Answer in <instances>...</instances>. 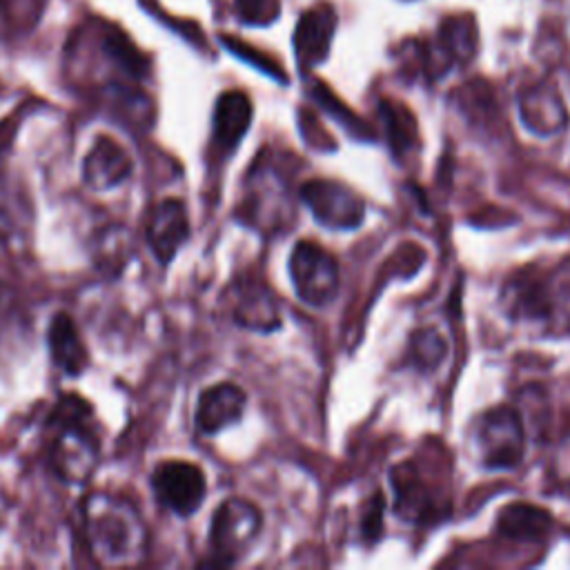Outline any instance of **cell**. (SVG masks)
<instances>
[{
	"mask_svg": "<svg viewBox=\"0 0 570 570\" xmlns=\"http://www.w3.org/2000/svg\"><path fill=\"white\" fill-rule=\"evenodd\" d=\"M82 530L96 563L107 568L138 566L147 554V525L136 505L96 490L82 499Z\"/></svg>",
	"mask_w": 570,
	"mask_h": 570,
	"instance_id": "1",
	"label": "cell"
},
{
	"mask_svg": "<svg viewBox=\"0 0 570 570\" xmlns=\"http://www.w3.org/2000/svg\"><path fill=\"white\" fill-rule=\"evenodd\" d=\"M47 432L53 474L65 483H87L100 461V445L91 425V407L76 394L58 399L47 419Z\"/></svg>",
	"mask_w": 570,
	"mask_h": 570,
	"instance_id": "2",
	"label": "cell"
},
{
	"mask_svg": "<svg viewBox=\"0 0 570 570\" xmlns=\"http://www.w3.org/2000/svg\"><path fill=\"white\" fill-rule=\"evenodd\" d=\"M263 528L261 510L238 497L225 499L209 521V561L207 566H234L256 543Z\"/></svg>",
	"mask_w": 570,
	"mask_h": 570,
	"instance_id": "3",
	"label": "cell"
},
{
	"mask_svg": "<svg viewBox=\"0 0 570 570\" xmlns=\"http://www.w3.org/2000/svg\"><path fill=\"white\" fill-rule=\"evenodd\" d=\"M474 450L488 470L517 468L525 452L521 414L510 405H497L476 416L472 428Z\"/></svg>",
	"mask_w": 570,
	"mask_h": 570,
	"instance_id": "4",
	"label": "cell"
},
{
	"mask_svg": "<svg viewBox=\"0 0 570 570\" xmlns=\"http://www.w3.org/2000/svg\"><path fill=\"white\" fill-rule=\"evenodd\" d=\"M238 216L256 229L278 232L289 227V223L296 218V209L292 207V198L281 176L269 167H256L247 176V189Z\"/></svg>",
	"mask_w": 570,
	"mask_h": 570,
	"instance_id": "5",
	"label": "cell"
},
{
	"mask_svg": "<svg viewBox=\"0 0 570 570\" xmlns=\"http://www.w3.org/2000/svg\"><path fill=\"white\" fill-rule=\"evenodd\" d=\"M296 296L314 307L330 305L338 294V263L318 243L298 240L289 256Z\"/></svg>",
	"mask_w": 570,
	"mask_h": 570,
	"instance_id": "6",
	"label": "cell"
},
{
	"mask_svg": "<svg viewBox=\"0 0 570 570\" xmlns=\"http://www.w3.org/2000/svg\"><path fill=\"white\" fill-rule=\"evenodd\" d=\"M156 501L176 517H191L205 499L207 479L200 465L183 459L160 461L149 476Z\"/></svg>",
	"mask_w": 570,
	"mask_h": 570,
	"instance_id": "7",
	"label": "cell"
},
{
	"mask_svg": "<svg viewBox=\"0 0 570 570\" xmlns=\"http://www.w3.org/2000/svg\"><path fill=\"white\" fill-rule=\"evenodd\" d=\"M298 194L323 227L347 232L356 229L365 218L363 198L338 180L314 178L301 185Z\"/></svg>",
	"mask_w": 570,
	"mask_h": 570,
	"instance_id": "8",
	"label": "cell"
},
{
	"mask_svg": "<svg viewBox=\"0 0 570 570\" xmlns=\"http://www.w3.org/2000/svg\"><path fill=\"white\" fill-rule=\"evenodd\" d=\"M557 272L525 267L505 281L501 303L514 318L548 321L557 307Z\"/></svg>",
	"mask_w": 570,
	"mask_h": 570,
	"instance_id": "9",
	"label": "cell"
},
{
	"mask_svg": "<svg viewBox=\"0 0 570 570\" xmlns=\"http://www.w3.org/2000/svg\"><path fill=\"white\" fill-rule=\"evenodd\" d=\"M189 238V218L183 200L165 198L147 216L145 243L154 258L167 267Z\"/></svg>",
	"mask_w": 570,
	"mask_h": 570,
	"instance_id": "10",
	"label": "cell"
},
{
	"mask_svg": "<svg viewBox=\"0 0 570 570\" xmlns=\"http://www.w3.org/2000/svg\"><path fill=\"white\" fill-rule=\"evenodd\" d=\"M229 292V314L236 325L252 332H272L281 325L278 301L265 283L256 278H243L234 283Z\"/></svg>",
	"mask_w": 570,
	"mask_h": 570,
	"instance_id": "11",
	"label": "cell"
},
{
	"mask_svg": "<svg viewBox=\"0 0 570 570\" xmlns=\"http://www.w3.org/2000/svg\"><path fill=\"white\" fill-rule=\"evenodd\" d=\"M247 394L236 383L223 381L200 392L196 401L194 423L200 434H218L220 430L240 421L245 412Z\"/></svg>",
	"mask_w": 570,
	"mask_h": 570,
	"instance_id": "12",
	"label": "cell"
},
{
	"mask_svg": "<svg viewBox=\"0 0 570 570\" xmlns=\"http://www.w3.org/2000/svg\"><path fill=\"white\" fill-rule=\"evenodd\" d=\"M134 169L125 147L114 138L100 136L82 160V180L94 191H107L122 185Z\"/></svg>",
	"mask_w": 570,
	"mask_h": 570,
	"instance_id": "13",
	"label": "cell"
},
{
	"mask_svg": "<svg viewBox=\"0 0 570 570\" xmlns=\"http://www.w3.org/2000/svg\"><path fill=\"white\" fill-rule=\"evenodd\" d=\"M392 488H394V510L407 521H425L434 519L439 512L436 494L432 492L430 483L421 476L414 463H401L390 472Z\"/></svg>",
	"mask_w": 570,
	"mask_h": 570,
	"instance_id": "14",
	"label": "cell"
},
{
	"mask_svg": "<svg viewBox=\"0 0 570 570\" xmlns=\"http://www.w3.org/2000/svg\"><path fill=\"white\" fill-rule=\"evenodd\" d=\"M47 345L53 365L67 376H80L89 365V350L78 332L73 316L58 312L47 330Z\"/></svg>",
	"mask_w": 570,
	"mask_h": 570,
	"instance_id": "15",
	"label": "cell"
},
{
	"mask_svg": "<svg viewBox=\"0 0 570 570\" xmlns=\"http://www.w3.org/2000/svg\"><path fill=\"white\" fill-rule=\"evenodd\" d=\"M252 122V102L243 91H225L214 107V142L225 154L234 151Z\"/></svg>",
	"mask_w": 570,
	"mask_h": 570,
	"instance_id": "16",
	"label": "cell"
},
{
	"mask_svg": "<svg viewBox=\"0 0 570 570\" xmlns=\"http://www.w3.org/2000/svg\"><path fill=\"white\" fill-rule=\"evenodd\" d=\"M334 24H336V16L332 7H316L303 13L294 36L296 56L303 65H316L327 56Z\"/></svg>",
	"mask_w": 570,
	"mask_h": 570,
	"instance_id": "17",
	"label": "cell"
},
{
	"mask_svg": "<svg viewBox=\"0 0 570 570\" xmlns=\"http://www.w3.org/2000/svg\"><path fill=\"white\" fill-rule=\"evenodd\" d=\"M552 528L548 510L530 503H510L499 512L497 530L514 541H543Z\"/></svg>",
	"mask_w": 570,
	"mask_h": 570,
	"instance_id": "18",
	"label": "cell"
},
{
	"mask_svg": "<svg viewBox=\"0 0 570 570\" xmlns=\"http://www.w3.org/2000/svg\"><path fill=\"white\" fill-rule=\"evenodd\" d=\"M31 223V207L18 187L0 174V238H11Z\"/></svg>",
	"mask_w": 570,
	"mask_h": 570,
	"instance_id": "19",
	"label": "cell"
},
{
	"mask_svg": "<svg viewBox=\"0 0 570 570\" xmlns=\"http://www.w3.org/2000/svg\"><path fill=\"white\" fill-rule=\"evenodd\" d=\"M410 363L421 370V372H432L436 370L443 358L448 356V343L445 338L436 332V327H421L412 334L410 338V350H407Z\"/></svg>",
	"mask_w": 570,
	"mask_h": 570,
	"instance_id": "20",
	"label": "cell"
},
{
	"mask_svg": "<svg viewBox=\"0 0 570 570\" xmlns=\"http://www.w3.org/2000/svg\"><path fill=\"white\" fill-rule=\"evenodd\" d=\"M381 114L385 118L387 125V140L392 145V149L396 154H403L407 147L414 145V122L407 118V122H403V109L399 107H390L387 102L381 105Z\"/></svg>",
	"mask_w": 570,
	"mask_h": 570,
	"instance_id": "21",
	"label": "cell"
},
{
	"mask_svg": "<svg viewBox=\"0 0 570 570\" xmlns=\"http://www.w3.org/2000/svg\"><path fill=\"white\" fill-rule=\"evenodd\" d=\"M383 510H385V501L381 492H374V497L367 501L365 505V514L361 519V537L367 546L376 543L381 532H383Z\"/></svg>",
	"mask_w": 570,
	"mask_h": 570,
	"instance_id": "22",
	"label": "cell"
},
{
	"mask_svg": "<svg viewBox=\"0 0 570 570\" xmlns=\"http://www.w3.org/2000/svg\"><path fill=\"white\" fill-rule=\"evenodd\" d=\"M127 234L125 229L116 227V229H107V234L102 236V245H100V263L107 267L114 265H122L127 263ZM105 267V269H107Z\"/></svg>",
	"mask_w": 570,
	"mask_h": 570,
	"instance_id": "23",
	"label": "cell"
},
{
	"mask_svg": "<svg viewBox=\"0 0 570 570\" xmlns=\"http://www.w3.org/2000/svg\"><path fill=\"white\" fill-rule=\"evenodd\" d=\"M223 42H225V45H227V49H229V51H234L238 58L249 60V62H252V65H256L261 71H265V73H269V76H274V78L285 80V78H283V73H278V69H274V65H269V60H263L261 56L256 58V56H254V51H249V49L240 47V42H234V40H229V38H223Z\"/></svg>",
	"mask_w": 570,
	"mask_h": 570,
	"instance_id": "24",
	"label": "cell"
},
{
	"mask_svg": "<svg viewBox=\"0 0 570 570\" xmlns=\"http://www.w3.org/2000/svg\"><path fill=\"white\" fill-rule=\"evenodd\" d=\"M238 7L245 13V20H263L261 11H265V0H238Z\"/></svg>",
	"mask_w": 570,
	"mask_h": 570,
	"instance_id": "25",
	"label": "cell"
}]
</instances>
